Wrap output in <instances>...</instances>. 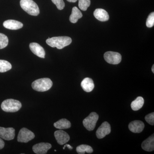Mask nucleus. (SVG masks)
<instances>
[{"label":"nucleus","mask_w":154,"mask_h":154,"mask_svg":"<svg viewBox=\"0 0 154 154\" xmlns=\"http://www.w3.org/2000/svg\"><path fill=\"white\" fill-rule=\"evenodd\" d=\"M72 38L68 36H57L48 38L46 40V43L51 47L57 48L61 49L69 45L72 43Z\"/></svg>","instance_id":"1"},{"label":"nucleus","mask_w":154,"mask_h":154,"mask_svg":"<svg viewBox=\"0 0 154 154\" xmlns=\"http://www.w3.org/2000/svg\"><path fill=\"white\" fill-rule=\"evenodd\" d=\"M53 83L49 78H42L35 80L32 83V88L38 92H45L52 87Z\"/></svg>","instance_id":"2"},{"label":"nucleus","mask_w":154,"mask_h":154,"mask_svg":"<svg viewBox=\"0 0 154 154\" xmlns=\"http://www.w3.org/2000/svg\"><path fill=\"white\" fill-rule=\"evenodd\" d=\"M20 4L22 8L29 15L37 16L39 14V8L33 0H21Z\"/></svg>","instance_id":"3"},{"label":"nucleus","mask_w":154,"mask_h":154,"mask_svg":"<svg viewBox=\"0 0 154 154\" xmlns=\"http://www.w3.org/2000/svg\"><path fill=\"white\" fill-rule=\"evenodd\" d=\"M22 107L21 102L14 99H8L3 101L1 105L3 110L6 112H16Z\"/></svg>","instance_id":"4"},{"label":"nucleus","mask_w":154,"mask_h":154,"mask_svg":"<svg viewBox=\"0 0 154 154\" xmlns=\"http://www.w3.org/2000/svg\"><path fill=\"white\" fill-rule=\"evenodd\" d=\"M98 119V114L95 112H92L83 120V125L88 130L92 131L95 128Z\"/></svg>","instance_id":"5"},{"label":"nucleus","mask_w":154,"mask_h":154,"mask_svg":"<svg viewBox=\"0 0 154 154\" xmlns=\"http://www.w3.org/2000/svg\"><path fill=\"white\" fill-rule=\"evenodd\" d=\"M35 137V134L33 132L25 128H23L20 130L17 140L19 142L28 143L33 140Z\"/></svg>","instance_id":"6"},{"label":"nucleus","mask_w":154,"mask_h":154,"mask_svg":"<svg viewBox=\"0 0 154 154\" xmlns=\"http://www.w3.org/2000/svg\"><path fill=\"white\" fill-rule=\"evenodd\" d=\"M104 58L107 63L111 64H118L121 62L122 56L118 52L107 51L105 52Z\"/></svg>","instance_id":"7"},{"label":"nucleus","mask_w":154,"mask_h":154,"mask_svg":"<svg viewBox=\"0 0 154 154\" xmlns=\"http://www.w3.org/2000/svg\"><path fill=\"white\" fill-rule=\"evenodd\" d=\"M111 132L110 125L107 122L102 123L99 127L96 132V135L99 139H102L105 137L107 135L109 134Z\"/></svg>","instance_id":"8"},{"label":"nucleus","mask_w":154,"mask_h":154,"mask_svg":"<svg viewBox=\"0 0 154 154\" xmlns=\"http://www.w3.org/2000/svg\"><path fill=\"white\" fill-rule=\"evenodd\" d=\"M15 130L13 128H5L0 127V137L6 140L14 139L15 136Z\"/></svg>","instance_id":"9"},{"label":"nucleus","mask_w":154,"mask_h":154,"mask_svg":"<svg viewBox=\"0 0 154 154\" xmlns=\"http://www.w3.org/2000/svg\"><path fill=\"white\" fill-rule=\"evenodd\" d=\"M51 145L48 143H40L36 144L33 146V150L37 154H45L51 148Z\"/></svg>","instance_id":"10"},{"label":"nucleus","mask_w":154,"mask_h":154,"mask_svg":"<svg viewBox=\"0 0 154 154\" xmlns=\"http://www.w3.org/2000/svg\"><path fill=\"white\" fill-rule=\"evenodd\" d=\"M54 137L58 143L60 145L66 143L70 140L69 135L66 132L62 130L55 131L54 132Z\"/></svg>","instance_id":"11"},{"label":"nucleus","mask_w":154,"mask_h":154,"mask_svg":"<svg viewBox=\"0 0 154 154\" xmlns=\"http://www.w3.org/2000/svg\"><path fill=\"white\" fill-rule=\"evenodd\" d=\"M29 47L31 51L37 56L42 58L45 57V52L44 48L38 43L32 42L30 43Z\"/></svg>","instance_id":"12"},{"label":"nucleus","mask_w":154,"mask_h":154,"mask_svg":"<svg viewBox=\"0 0 154 154\" xmlns=\"http://www.w3.org/2000/svg\"><path fill=\"white\" fill-rule=\"evenodd\" d=\"M144 127L145 125L143 122L140 120L131 122L128 125V128L130 131L134 133H140L142 132Z\"/></svg>","instance_id":"13"},{"label":"nucleus","mask_w":154,"mask_h":154,"mask_svg":"<svg viewBox=\"0 0 154 154\" xmlns=\"http://www.w3.org/2000/svg\"><path fill=\"white\" fill-rule=\"evenodd\" d=\"M5 28L10 30H16L22 28L23 25L22 22L14 20H8L3 23Z\"/></svg>","instance_id":"14"},{"label":"nucleus","mask_w":154,"mask_h":154,"mask_svg":"<svg viewBox=\"0 0 154 154\" xmlns=\"http://www.w3.org/2000/svg\"><path fill=\"white\" fill-rule=\"evenodd\" d=\"M94 14L95 18L101 22H106L109 20V15L104 9H96L94 11Z\"/></svg>","instance_id":"15"},{"label":"nucleus","mask_w":154,"mask_h":154,"mask_svg":"<svg viewBox=\"0 0 154 154\" xmlns=\"http://www.w3.org/2000/svg\"><path fill=\"white\" fill-rule=\"evenodd\" d=\"M141 147L144 150L152 152L154 150V136L152 134L147 139L144 141L141 144Z\"/></svg>","instance_id":"16"},{"label":"nucleus","mask_w":154,"mask_h":154,"mask_svg":"<svg viewBox=\"0 0 154 154\" xmlns=\"http://www.w3.org/2000/svg\"><path fill=\"white\" fill-rule=\"evenodd\" d=\"M81 86L84 91L86 92H91L94 90V81L89 78H85L81 83Z\"/></svg>","instance_id":"17"},{"label":"nucleus","mask_w":154,"mask_h":154,"mask_svg":"<svg viewBox=\"0 0 154 154\" xmlns=\"http://www.w3.org/2000/svg\"><path fill=\"white\" fill-rule=\"evenodd\" d=\"M54 125L56 128L60 130L68 129L71 126V122L66 119H62L55 122Z\"/></svg>","instance_id":"18"},{"label":"nucleus","mask_w":154,"mask_h":154,"mask_svg":"<svg viewBox=\"0 0 154 154\" xmlns=\"http://www.w3.org/2000/svg\"><path fill=\"white\" fill-rule=\"evenodd\" d=\"M82 12L77 7H75L72 9L71 15L69 17V21L72 23H75L79 19L82 17Z\"/></svg>","instance_id":"19"},{"label":"nucleus","mask_w":154,"mask_h":154,"mask_svg":"<svg viewBox=\"0 0 154 154\" xmlns=\"http://www.w3.org/2000/svg\"><path fill=\"white\" fill-rule=\"evenodd\" d=\"M144 103V100L143 97L139 96L131 103V107L134 111L140 110L143 107Z\"/></svg>","instance_id":"20"},{"label":"nucleus","mask_w":154,"mask_h":154,"mask_svg":"<svg viewBox=\"0 0 154 154\" xmlns=\"http://www.w3.org/2000/svg\"><path fill=\"white\" fill-rule=\"evenodd\" d=\"M76 151L79 154H85V152L88 154H91L93 152L94 150L91 146L82 144L77 147Z\"/></svg>","instance_id":"21"},{"label":"nucleus","mask_w":154,"mask_h":154,"mask_svg":"<svg viewBox=\"0 0 154 154\" xmlns=\"http://www.w3.org/2000/svg\"><path fill=\"white\" fill-rule=\"evenodd\" d=\"M12 65L8 61L0 60V72H5L12 69Z\"/></svg>","instance_id":"22"},{"label":"nucleus","mask_w":154,"mask_h":154,"mask_svg":"<svg viewBox=\"0 0 154 154\" xmlns=\"http://www.w3.org/2000/svg\"><path fill=\"white\" fill-rule=\"evenodd\" d=\"M8 42V38L7 36L3 33H0V49L7 47Z\"/></svg>","instance_id":"23"},{"label":"nucleus","mask_w":154,"mask_h":154,"mask_svg":"<svg viewBox=\"0 0 154 154\" xmlns=\"http://www.w3.org/2000/svg\"><path fill=\"white\" fill-rule=\"evenodd\" d=\"M91 5V0H79V8L83 11H87Z\"/></svg>","instance_id":"24"},{"label":"nucleus","mask_w":154,"mask_h":154,"mask_svg":"<svg viewBox=\"0 0 154 154\" xmlns=\"http://www.w3.org/2000/svg\"><path fill=\"white\" fill-rule=\"evenodd\" d=\"M146 25L148 28H152L154 25V13L152 12L147 19Z\"/></svg>","instance_id":"25"},{"label":"nucleus","mask_w":154,"mask_h":154,"mask_svg":"<svg viewBox=\"0 0 154 154\" xmlns=\"http://www.w3.org/2000/svg\"><path fill=\"white\" fill-rule=\"evenodd\" d=\"M53 3L56 5L59 10H62L65 7V3L63 0H51Z\"/></svg>","instance_id":"26"},{"label":"nucleus","mask_w":154,"mask_h":154,"mask_svg":"<svg viewBox=\"0 0 154 154\" xmlns=\"http://www.w3.org/2000/svg\"><path fill=\"white\" fill-rule=\"evenodd\" d=\"M146 121L149 124L152 125H154V113L152 112L148 114L145 116V118Z\"/></svg>","instance_id":"27"},{"label":"nucleus","mask_w":154,"mask_h":154,"mask_svg":"<svg viewBox=\"0 0 154 154\" xmlns=\"http://www.w3.org/2000/svg\"><path fill=\"white\" fill-rule=\"evenodd\" d=\"M5 145V143L4 141L0 137V150L2 149L4 147Z\"/></svg>","instance_id":"28"},{"label":"nucleus","mask_w":154,"mask_h":154,"mask_svg":"<svg viewBox=\"0 0 154 154\" xmlns=\"http://www.w3.org/2000/svg\"><path fill=\"white\" fill-rule=\"evenodd\" d=\"M66 147H67L68 148V149H73L72 147L70 145L66 144L64 146V147L63 148V149H64Z\"/></svg>","instance_id":"29"},{"label":"nucleus","mask_w":154,"mask_h":154,"mask_svg":"<svg viewBox=\"0 0 154 154\" xmlns=\"http://www.w3.org/2000/svg\"><path fill=\"white\" fill-rule=\"evenodd\" d=\"M67 1L69 2L75 3L77 2V0H67Z\"/></svg>","instance_id":"30"},{"label":"nucleus","mask_w":154,"mask_h":154,"mask_svg":"<svg viewBox=\"0 0 154 154\" xmlns=\"http://www.w3.org/2000/svg\"><path fill=\"white\" fill-rule=\"evenodd\" d=\"M152 72L154 73V65H153V66L152 67Z\"/></svg>","instance_id":"31"}]
</instances>
